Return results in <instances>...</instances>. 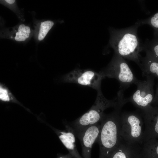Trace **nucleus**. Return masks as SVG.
I'll return each instance as SVG.
<instances>
[{"label":"nucleus","instance_id":"1","mask_svg":"<svg viewBox=\"0 0 158 158\" xmlns=\"http://www.w3.org/2000/svg\"><path fill=\"white\" fill-rule=\"evenodd\" d=\"M140 26L136 22L133 25L124 28H111L109 41L115 54L134 62L139 66L140 64V53L143 50V44L141 43L137 33Z\"/></svg>","mask_w":158,"mask_h":158},{"label":"nucleus","instance_id":"2","mask_svg":"<svg viewBox=\"0 0 158 158\" xmlns=\"http://www.w3.org/2000/svg\"><path fill=\"white\" fill-rule=\"evenodd\" d=\"M121 103L109 114H105L100 122V130L97 141L99 144V158H108L122 140L120 135Z\"/></svg>","mask_w":158,"mask_h":158},{"label":"nucleus","instance_id":"3","mask_svg":"<svg viewBox=\"0 0 158 158\" xmlns=\"http://www.w3.org/2000/svg\"><path fill=\"white\" fill-rule=\"evenodd\" d=\"M97 92L95 101L91 108L70 124L75 135L89 126L100 123L105 114L104 111L109 107H116L122 100V96L119 94L114 99L108 100L104 96L101 90Z\"/></svg>","mask_w":158,"mask_h":158},{"label":"nucleus","instance_id":"4","mask_svg":"<svg viewBox=\"0 0 158 158\" xmlns=\"http://www.w3.org/2000/svg\"><path fill=\"white\" fill-rule=\"evenodd\" d=\"M99 72L104 78L116 79L119 83L120 89L123 90L138 80L125 59L115 53L108 65Z\"/></svg>","mask_w":158,"mask_h":158},{"label":"nucleus","instance_id":"5","mask_svg":"<svg viewBox=\"0 0 158 158\" xmlns=\"http://www.w3.org/2000/svg\"><path fill=\"white\" fill-rule=\"evenodd\" d=\"M142 126V118L138 112H121L120 135L126 142L132 145L143 144Z\"/></svg>","mask_w":158,"mask_h":158},{"label":"nucleus","instance_id":"6","mask_svg":"<svg viewBox=\"0 0 158 158\" xmlns=\"http://www.w3.org/2000/svg\"><path fill=\"white\" fill-rule=\"evenodd\" d=\"M146 80H138L135 84L137 89L133 95L129 98H125L126 103L130 102L141 110L142 112L145 111L152 104L154 94L153 86L154 77L147 75Z\"/></svg>","mask_w":158,"mask_h":158},{"label":"nucleus","instance_id":"7","mask_svg":"<svg viewBox=\"0 0 158 158\" xmlns=\"http://www.w3.org/2000/svg\"><path fill=\"white\" fill-rule=\"evenodd\" d=\"M104 78L99 72L76 68L64 75L62 79L64 82L90 87L98 91L101 90V82Z\"/></svg>","mask_w":158,"mask_h":158},{"label":"nucleus","instance_id":"8","mask_svg":"<svg viewBox=\"0 0 158 158\" xmlns=\"http://www.w3.org/2000/svg\"><path fill=\"white\" fill-rule=\"evenodd\" d=\"M100 130V123L91 126L75 135L80 141L83 158H91L93 144L97 142Z\"/></svg>","mask_w":158,"mask_h":158},{"label":"nucleus","instance_id":"9","mask_svg":"<svg viewBox=\"0 0 158 158\" xmlns=\"http://www.w3.org/2000/svg\"><path fill=\"white\" fill-rule=\"evenodd\" d=\"M145 129L143 135V143L152 139L158 138V107L151 105L142 112Z\"/></svg>","mask_w":158,"mask_h":158},{"label":"nucleus","instance_id":"10","mask_svg":"<svg viewBox=\"0 0 158 158\" xmlns=\"http://www.w3.org/2000/svg\"><path fill=\"white\" fill-rule=\"evenodd\" d=\"M66 129L62 130L52 127V129L67 149L73 158H83L78 152L75 144V135L72 127L67 121H64Z\"/></svg>","mask_w":158,"mask_h":158},{"label":"nucleus","instance_id":"11","mask_svg":"<svg viewBox=\"0 0 158 158\" xmlns=\"http://www.w3.org/2000/svg\"><path fill=\"white\" fill-rule=\"evenodd\" d=\"M141 149L139 145L130 144L122 140L108 158H140Z\"/></svg>","mask_w":158,"mask_h":158},{"label":"nucleus","instance_id":"12","mask_svg":"<svg viewBox=\"0 0 158 158\" xmlns=\"http://www.w3.org/2000/svg\"><path fill=\"white\" fill-rule=\"evenodd\" d=\"M146 55L140 56V64L139 66L142 71V75L146 76L152 75L158 78V58H156L147 51H145Z\"/></svg>","mask_w":158,"mask_h":158},{"label":"nucleus","instance_id":"13","mask_svg":"<svg viewBox=\"0 0 158 158\" xmlns=\"http://www.w3.org/2000/svg\"><path fill=\"white\" fill-rule=\"evenodd\" d=\"M140 158H158V141L156 139L144 142L141 147Z\"/></svg>","mask_w":158,"mask_h":158},{"label":"nucleus","instance_id":"14","mask_svg":"<svg viewBox=\"0 0 158 158\" xmlns=\"http://www.w3.org/2000/svg\"><path fill=\"white\" fill-rule=\"evenodd\" d=\"M0 99L4 102H12L20 104L8 89L2 85H1L0 86Z\"/></svg>","mask_w":158,"mask_h":158},{"label":"nucleus","instance_id":"15","mask_svg":"<svg viewBox=\"0 0 158 158\" xmlns=\"http://www.w3.org/2000/svg\"><path fill=\"white\" fill-rule=\"evenodd\" d=\"M18 31L16 33L15 37V40L17 41H24L29 37L30 30L29 27L21 24L19 27Z\"/></svg>","mask_w":158,"mask_h":158},{"label":"nucleus","instance_id":"16","mask_svg":"<svg viewBox=\"0 0 158 158\" xmlns=\"http://www.w3.org/2000/svg\"><path fill=\"white\" fill-rule=\"evenodd\" d=\"M54 24V22L50 20H47L41 23L38 36V39L42 40Z\"/></svg>","mask_w":158,"mask_h":158},{"label":"nucleus","instance_id":"17","mask_svg":"<svg viewBox=\"0 0 158 158\" xmlns=\"http://www.w3.org/2000/svg\"><path fill=\"white\" fill-rule=\"evenodd\" d=\"M137 22L140 26L148 24L158 30V12L149 18L138 20Z\"/></svg>","mask_w":158,"mask_h":158},{"label":"nucleus","instance_id":"18","mask_svg":"<svg viewBox=\"0 0 158 158\" xmlns=\"http://www.w3.org/2000/svg\"><path fill=\"white\" fill-rule=\"evenodd\" d=\"M147 51L156 58H158V42L154 44H149L147 43L143 44V51Z\"/></svg>","mask_w":158,"mask_h":158},{"label":"nucleus","instance_id":"19","mask_svg":"<svg viewBox=\"0 0 158 158\" xmlns=\"http://www.w3.org/2000/svg\"><path fill=\"white\" fill-rule=\"evenodd\" d=\"M155 106L158 107V84L157 86L155 93L152 104Z\"/></svg>","mask_w":158,"mask_h":158},{"label":"nucleus","instance_id":"20","mask_svg":"<svg viewBox=\"0 0 158 158\" xmlns=\"http://www.w3.org/2000/svg\"><path fill=\"white\" fill-rule=\"evenodd\" d=\"M57 158H73L72 155L69 153L65 155L59 154Z\"/></svg>","mask_w":158,"mask_h":158},{"label":"nucleus","instance_id":"21","mask_svg":"<svg viewBox=\"0 0 158 158\" xmlns=\"http://www.w3.org/2000/svg\"><path fill=\"white\" fill-rule=\"evenodd\" d=\"M5 1L6 2L9 4H13L15 2V0H6Z\"/></svg>","mask_w":158,"mask_h":158},{"label":"nucleus","instance_id":"22","mask_svg":"<svg viewBox=\"0 0 158 158\" xmlns=\"http://www.w3.org/2000/svg\"><path fill=\"white\" fill-rule=\"evenodd\" d=\"M11 38H12V37H11Z\"/></svg>","mask_w":158,"mask_h":158}]
</instances>
